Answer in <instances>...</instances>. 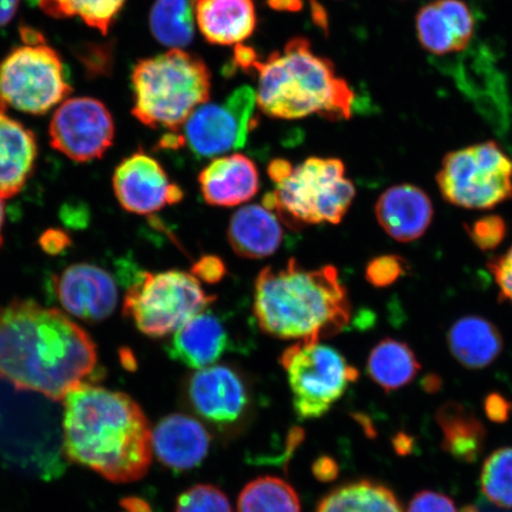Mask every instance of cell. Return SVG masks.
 Wrapping results in <instances>:
<instances>
[{
    "mask_svg": "<svg viewBox=\"0 0 512 512\" xmlns=\"http://www.w3.org/2000/svg\"><path fill=\"white\" fill-rule=\"evenodd\" d=\"M425 389L430 392V390H437L440 386L441 380L438 376L430 375L425 379Z\"/></svg>",
    "mask_w": 512,
    "mask_h": 512,
    "instance_id": "obj_44",
    "label": "cell"
},
{
    "mask_svg": "<svg viewBox=\"0 0 512 512\" xmlns=\"http://www.w3.org/2000/svg\"><path fill=\"white\" fill-rule=\"evenodd\" d=\"M485 412L491 421L502 424L510 418L512 403L501 394L492 393L485 399Z\"/></svg>",
    "mask_w": 512,
    "mask_h": 512,
    "instance_id": "obj_39",
    "label": "cell"
},
{
    "mask_svg": "<svg viewBox=\"0 0 512 512\" xmlns=\"http://www.w3.org/2000/svg\"><path fill=\"white\" fill-rule=\"evenodd\" d=\"M126 0H40L44 14L55 19L79 17L88 27L107 35Z\"/></svg>",
    "mask_w": 512,
    "mask_h": 512,
    "instance_id": "obj_30",
    "label": "cell"
},
{
    "mask_svg": "<svg viewBox=\"0 0 512 512\" xmlns=\"http://www.w3.org/2000/svg\"><path fill=\"white\" fill-rule=\"evenodd\" d=\"M113 190L120 206L138 215L153 214L183 200V190L170 182L158 160L143 151L117 166Z\"/></svg>",
    "mask_w": 512,
    "mask_h": 512,
    "instance_id": "obj_13",
    "label": "cell"
},
{
    "mask_svg": "<svg viewBox=\"0 0 512 512\" xmlns=\"http://www.w3.org/2000/svg\"><path fill=\"white\" fill-rule=\"evenodd\" d=\"M316 512H403V509L386 485L358 480L332 490L319 502Z\"/></svg>",
    "mask_w": 512,
    "mask_h": 512,
    "instance_id": "obj_27",
    "label": "cell"
},
{
    "mask_svg": "<svg viewBox=\"0 0 512 512\" xmlns=\"http://www.w3.org/2000/svg\"><path fill=\"white\" fill-rule=\"evenodd\" d=\"M195 0H155L150 14L153 37L171 49L189 46L195 35Z\"/></svg>",
    "mask_w": 512,
    "mask_h": 512,
    "instance_id": "obj_28",
    "label": "cell"
},
{
    "mask_svg": "<svg viewBox=\"0 0 512 512\" xmlns=\"http://www.w3.org/2000/svg\"><path fill=\"white\" fill-rule=\"evenodd\" d=\"M175 512H232V507L216 486L197 484L178 497Z\"/></svg>",
    "mask_w": 512,
    "mask_h": 512,
    "instance_id": "obj_32",
    "label": "cell"
},
{
    "mask_svg": "<svg viewBox=\"0 0 512 512\" xmlns=\"http://www.w3.org/2000/svg\"><path fill=\"white\" fill-rule=\"evenodd\" d=\"M480 489L496 507L512 509V447L498 448L485 459Z\"/></svg>",
    "mask_w": 512,
    "mask_h": 512,
    "instance_id": "obj_31",
    "label": "cell"
},
{
    "mask_svg": "<svg viewBox=\"0 0 512 512\" xmlns=\"http://www.w3.org/2000/svg\"><path fill=\"white\" fill-rule=\"evenodd\" d=\"M210 444L207 428L185 414L165 416L152 432L153 453L160 463L175 472L200 466L208 456Z\"/></svg>",
    "mask_w": 512,
    "mask_h": 512,
    "instance_id": "obj_16",
    "label": "cell"
},
{
    "mask_svg": "<svg viewBox=\"0 0 512 512\" xmlns=\"http://www.w3.org/2000/svg\"><path fill=\"white\" fill-rule=\"evenodd\" d=\"M110 51L105 46H88L82 49L80 54V60L88 70L89 73L94 75H102L106 73V69L110 68L108 62H110Z\"/></svg>",
    "mask_w": 512,
    "mask_h": 512,
    "instance_id": "obj_38",
    "label": "cell"
},
{
    "mask_svg": "<svg viewBox=\"0 0 512 512\" xmlns=\"http://www.w3.org/2000/svg\"><path fill=\"white\" fill-rule=\"evenodd\" d=\"M96 366L93 338L61 310L31 299L0 306V377L12 386L63 401Z\"/></svg>",
    "mask_w": 512,
    "mask_h": 512,
    "instance_id": "obj_1",
    "label": "cell"
},
{
    "mask_svg": "<svg viewBox=\"0 0 512 512\" xmlns=\"http://www.w3.org/2000/svg\"><path fill=\"white\" fill-rule=\"evenodd\" d=\"M63 447L73 463L113 483L142 479L152 462V430L130 395L82 383L63 399Z\"/></svg>",
    "mask_w": 512,
    "mask_h": 512,
    "instance_id": "obj_2",
    "label": "cell"
},
{
    "mask_svg": "<svg viewBox=\"0 0 512 512\" xmlns=\"http://www.w3.org/2000/svg\"><path fill=\"white\" fill-rule=\"evenodd\" d=\"M475 16L462 0H435L419 11L416 30L421 46L435 55L458 53L469 46Z\"/></svg>",
    "mask_w": 512,
    "mask_h": 512,
    "instance_id": "obj_17",
    "label": "cell"
},
{
    "mask_svg": "<svg viewBox=\"0 0 512 512\" xmlns=\"http://www.w3.org/2000/svg\"><path fill=\"white\" fill-rule=\"evenodd\" d=\"M488 268L502 299L512 304V246L504 254L492 258L488 262Z\"/></svg>",
    "mask_w": 512,
    "mask_h": 512,
    "instance_id": "obj_35",
    "label": "cell"
},
{
    "mask_svg": "<svg viewBox=\"0 0 512 512\" xmlns=\"http://www.w3.org/2000/svg\"><path fill=\"white\" fill-rule=\"evenodd\" d=\"M69 238L62 230L50 229L41 236L40 245L48 254H60L69 246Z\"/></svg>",
    "mask_w": 512,
    "mask_h": 512,
    "instance_id": "obj_40",
    "label": "cell"
},
{
    "mask_svg": "<svg viewBox=\"0 0 512 512\" xmlns=\"http://www.w3.org/2000/svg\"><path fill=\"white\" fill-rule=\"evenodd\" d=\"M279 362L286 371L299 420L322 418L360 376L341 352L319 341L291 345Z\"/></svg>",
    "mask_w": 512,
    "mask_h": 512,
    "instance_id": "obj_9",
    "label": "cell"
},
{
    "mask_svg": "<svg viewBox=\"0 0 512 512\" xmlns=\"http://www.w3.org/2000/svg\"><path fill=\"white\" fill-rule=\"evenodd\" d=\"M464 227L472 242L483 252L494 251L507 235V223L499 215L480 217Z\"/></svg>",
    "mask_w": 512,
    "mask_h": 512,
    "instance_id": "obj_33",
    "label": "cell"
},
{
    "mask_svg": "<svg viewBox=\"0 0 512 512\" xmlns=\"http://www.w3.org/2000/svg\"><path fill=\"white\" fill-rule=\"evenodd\" d=\"M253 310L266 334L298 342L335 336L351 318L348 291L337 268L306 270L296 259L259 273Z\"/></svg>",
    "mask_w": 512,
    "mask_h": 512,
    "instance_id": "obj_3",
    "label": "cell"
},
{
    "mask_svg": "<svg viewBox=\"0 0 512 512\" xmlns=\"http://www.w3.org/2000/svg\"><path fill=\"white\" fill-rule=\"evenodd\" d=\"M258 105L253 88L243 86L215 104L197 107L176 133L166 134L160 142L164 149L188 147L196 158H213L241 149L254 130Z\"/></svg>",
    "mask_w": 512,
    "mask_h": 512,
    "instance_id": "obj_11",
    "label": "cell"
},
{
    "mask_svg": "<svg viewBox=\"0 0 512 512\" xmlns=\"http://www.w3.org/2000/svg\"><path fill=\"white\" fill-rule=\"evenodd\" d=\"M192 274L196 275L198 279L206 281L208 284H216L226 274V266L223 261L217 256L207 255L198 260L194 267H192Z\"/></svg>",
    "mask_w": 512,
    "mask_h": 512,
    "instance_id": "obj_37",
    "label": "cell"
},
{
    "mask_svg": "<svg viewBox=\"0 0 512 512\" xmlns=\"http://www.w3.org/2000/svg\"><path fill=\"white\" fill-rule=\"evenodd\" d=\"M407 512H458L452 499L441 492L420 491L408 505Z\"/></svg>",
    "mask_w": 512,
    "mask_h": 512,
    "instance_id": "obj_36",
    "label": "cell"
},
{
    "mask_svg": "<svg viewBox=\"0 0 512 512\" xmlns=\"http://www.w3.org/2000/svg\"><path fill=\"white\" fill-rule=\"evenodd\" d=\"M38 156L34 132L0 111V197H14L34 171Z\"/></svg>",
    "mask_w": 512,
    "mask_h": 512,
    "instance_id": "obj_21",
    "label": "cell"
},
{
    "mask_svg": "<svg viewBox=\"0 0 512 512\" xmlns=\"http://www.w3.org/2000/svg\"><path fill=\"white\" fill-rule=\"evenodd\" d=\"M4 216H5V210H4V202L3 198L0 197V247L3 245V224H4Z\"/></svg>",
    "mask_w": 512,
    "mask_h": 512,
    "instance_id": "obj_45",
    "label": "cell"
},
{
    "mask_svg": "<svg viewBox=\"0 0 512 512\" xmlns=\"http://www.w3.org/2000/svg\"><path fill=\"white\" fill-rule=\"evenodd\" d=\"M283 239L279 216L258 204L236 211L229 223L228 241L241 258H267L278 251Z\"/></svg>",
    "mask_w": 512,
    "mask_h": 512,
    "instance_id": "obj_23",
    "label": "cell"
},
{
    "mask_svg": "<svg viewBox=\"0 0 512 512\" xmlns=\"http://www.w3.org/2000/svg\"><path fill=\"white\" fill-rule=\"evenodd\" d=\"M238 512H302L297 491L284 479L260 477L241 491Z\"/></svg>",
    "mask_w": 512,
    "mask_h": 512,
    "instance_id": "obj_29",
    "label": "cell"
},
{
    "mask_svg": "<svg viewBox=\"0 0 512 512\" xmlns=\"http://www.w3.org/2000/svg\"><path fill=\"white\" fill-rule=\"evenodd\" d=\"M313 475L322 482H331L338 475V466L335 460L328 457H322L313 465Z\"/></svg>",
    "mask_w": 512,
    "mask_h": 512,
    "instance_id": "obj_41",
    "label": "cell"
},
{
    "mask_svg": "<svg viewBox=\"0 0 512 512\" xmlns=\"http://www.w3.org/2000/svg\"><path fill=\"white\" fill-rule=\"evenodd\" d=\"M195 17L203 37L219 46L247 40L256 27L253 0H195Z\"/></svg>",
    "mask_w": 512,
    "mask_h": 512,
    "instance_id": "obj_22",
    "label": "cell"
},
{
    "mask_svg": "<svg viewBox=\"0 0 512 512\" xmlns=\"http://www.w3.org/2000/svg\"><path fill=\"white\" fill-rule=\"evenodd\" d=\"M215 300L194 274L143 273L126 292L124 313L142 334L160 338L175 334Z\"/></svg>",
    "mask_w": 512,
    "mask_h": 512,
    "instance_id": "obj_8",
    "label": "cell"
},
{
    "mask_svg": "<svg viewBox=\"0 0 512 512\" xmlns=\"http://www.w3.org/2000/svg\"><path fill=\"white\" fill-rule=\"evenodd\" d=\"M132 89L134 117L151 128L176 133L209 100L211 76L200 57L170 49L134 66Z\"/></svg>",
    "mask_w": 512,
    "mask_h": 512,
    "instance_id": "obj_5",
    "label": "cell"
},
{
    "mask_svg": "<svg viewBox=\"0 0 512 512\" xmlns=\"http://www.w3.org/2000/svg\"><path fill=\"white\" fill-rule=\"evenodd\" d=\"M190 406L203 419L217 426L238 422L249 405L247 382L238 370L220 364L190 376L187 386Z\"/></svg>",
    "mask_w": 512,
    "mask_h": 512,
    "instance_id": "obj_14",
    "label": "cell"
},
{
    "mask_svg": "<svg viewBox=\"0 0 512 512\" xmlns=\"http://www.w3.org/2000/svg\"><path fill=\"white\" fill-rule=\"evenodd\" d=\"M23 46L0 62V110L43 115L66 101L73 89L61 56L40 31L21 29Z\"/></svg>",
    "mask_w": 512,
    "mask_h": 512,
    "instance_id": "obj_7",
    "label": "cell"
},
{
    "mask_svg": "<svg viewBox=\"0 0 512 512\" xmlns=\"http://www.w3.org/2000/svg\"><path fill=\"white\" fill-rule=\"evenodd\" d=\"M198 181L204 201L221 208L252 200L260 187L258 168L252 159L240 153L214 159L202 170Z\"/></svg>",
    "mask_w": 512,
    "mask_h": 512,
    "instance_id": "obj_19",
    "label": "cell"
},
{
    "mask_svg": "<svg viewBox=\"0 0 512 512\" xmlns=\"http://www.w3.org/2000/svg\"><path fill=\"white\" fill-rule=\"evenodd\" d=\"M54 288L63 310L88 323L107 319L118 304V286L112 274L96 265L64 268L54 278Z\"/></svg>",
    "mask_w": 512,
    "mask_h": 512,
    "instance_id": "obj_15",
    "label": "cell"
},
{
    "mask_svg": "<svg viewBox=\"0 0 512 512\" xmlns=\"http://www.w3.org/2000/svg\"><path fill=\"white\" fill-rule=\"evenodd\" d=\"M21 0H0V28L8 25L17 14Z\"/></svg>",
    "mask_w": 512,
    "mask_h": 512,
    "instance_id": "obj_42",
    "label": "cell"
},
{
    "mask_svg": "<svg viewBox=\"0 0 512 512\" xmlns=\"http://www.w3.org/2000/svg\"><path fill=\"white\" fill-rule=\"evenodd\" d=\"M407 262L399 255H381L370 260L366 268V278L374 287H388L407 273Z\"/></svg>",
    "mask_w": 512,
    "mask_h": 512,
    "instance_id": "obj_34",
    "label": "cell"
},
{
    "mask_svg": "<svg viewBox=\"0 0 512 512\" xmlns=\"http://www.w3.org/2000/svg\"><path fill=\"white\" fill-rule=\"evenodd\" d=\"M437 183L453 206L492 209L512 198V159L494 142L465 147L445 156Z\"/></svg>",
    "mask_w": 512,
    "mask_h": 512,
    "instance_id": "obj_10",
    "label": "cell"
},
{
    "mask_svg": "<svg viewBox=\"0 0 512 512\" xmlns=\"http://www.w3.org/2000/svg\"><path fill=\"white\" fill-rule=\"evenodd\" d=\"M50 144L73 162L100 159L113 145L115 125L104 102L87 96L63 101L49 126Z\"/></svg>",
    "mask_w": 512,
    "mask_h": 512,
    "instance_id": "obj_12",
    "label": "cell"
},
{
    "mask_svg": "<svg viewBox=\"0 0 512 512\" xmlns=\"http://www.w3.org/2000/svg\"><path fill=\"white\" fill-rule=\"evenodd\" d=\"M420 370L421 364L414 351L398 339L384 338L370 351L368 375L384 392L408 386Z\"/></svg>",
    "mask_w": 512,
    "mask_h": 512,
    "instance_id": "obj_26",
    "label": "cell"
},
{
    "mask_svg": "<svg viewBox=\"0 0 512 512\" xmlns=\"http://www.w3.org/2000/svg\"><path fill=\"white\" fill-rule=\"evenodd\" d=\"M121 507H123L124 512H152L149 504L136 497L125 498L121 502Z\"/></svg>",
    "mask_w": 512,
    "mask_h": 512,
    "instance_id": "obj_43",
    "label": "cell"
},
{
    "mask_svg": "<svg viewBox=\"0 0 512 512\" xmlns=\"http://www.w3.org/2000/svg\"><path fill=\"white\" fill-rule=\"evenodd\" d=\"M437 422L443 432V446L459 462L476 463L484 451L486 430L471 409L462 403L447 402L437 412Z\"/></svg>",
    "mask_w": 512,
    "mask_h": 512,
    "instance_id": "obj_25",
    "label": "cell"
},
{
    "mask_svg": "<svg viewBox=\"0 0 512 512\" xmlns=\"http://www.w3.org/2000/svg\"><path fill=\"white\" fill-rule=\"evenodd\" d=\"M447 345L463 367L480 370L489 367L502 354L503 338L494 323L480 316H466L448 330Z\"/></svg>",
    "mask_w": 512,
    "mask_h": 512,
    "instance_id": "obj_24",
    "label": "cell"
},
{
    "mask_svg": "<svg viewBox=\"0 0 512 512\" xmlns=\"http://www.w3.org/2000/svg\"><path fill=\"white\" fill-rule=\"evenodd\" d=\"M273 183L275 189L265 196L264 207L275 210L291 228L341 222L356 195L337 158L312 157L297 166L290 164Z\"/></svg>",
    "mask_w": 512,
    "mask_h": 512,
    "instance_id": "obj_6",
    "label": "cell"
},
{
    "mask_svg": "<svg viewBox=\"0 0 512 512\" xmlns=\"http://www.w3.org/2000/svg\"><path fill=\"white\" fill-rule=\"evenodd\" d=\"M375 213L384 232L399 242L420 239L431 226L434 215L430 196L411 184L395 185L384 191Z\"/></svg>",
    "mask_w": 512,
    "mask_h": 512,
    "instance_id": "obj_18",
    "label": "cell"
},
{
    "mask_svg": "<svg viewBox=\"0 0 512 512\" xmlns=\"http://www.w3.org/2000/svg\"><path fill=\"white\" fill-rule=\"evenodd\" d=\"M242 68L258 74L256 100L260 110L278 119L319 114L330 120L349 119L355 94L338 78L334 64L315 54L305 38H294L281 53L256 59L249 49L236 51Z\"/></svg>",
    "mask_w": 512,
    "mask_h": 512,
    "instance_id": "obj_4",
    "label": "cell"
},
{
    "mask_svg": "<svg viewBox=\"0 0 512 512\" xmlns=\"http://www.w3.org/2000/svg\"><path fill=\"white\" fill-rule=\"evenodd\" d=\"M229 334L222 320L204 310L179 328L166 348L172 360L190 369L214 366L229 348Z\"/></svg>",
    "mask_w": 512,
    "mask_h": 512,
    "instance_id": "obj_20",
    "label": "cell"
}]
</instances>
